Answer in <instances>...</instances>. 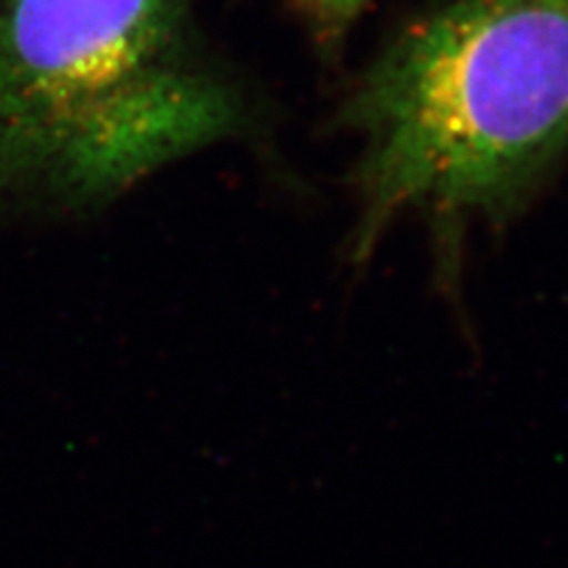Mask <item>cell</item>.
<instances>
[{
	"instance_id": "6da1fadb",
	"label": "cell",
	"mask_w": 568,
	"mask_h": 568,
	"mask_svg": "<svg viewBox=\"0 0 568 568\" xmlns=\"http://www.w3.org/2000/svg\"><path fill=\"white\" fill-rule=\"evenodd\" d=\"M361 135L353 256L405 211L455 230L524 209L568 152V0H446L348 93Z\"/></svg>"
},
{
	"instance_id": "3957f363",
	"label": "cell",
	"mask_w": 568,
	"mask_h": 568,
	"mask_svg": "<svg viewBox=\"0 0 568 568\" xmlns=\"http://www.w3.org/2000/svg\"><path fill=\"white\" fill-rule=\"evenodd\" d=\"M372 3L375 0H290L292 10L323 48L339 45Z\"/></svg>"
},
{
	"instance_id": "7a4b0ae2",
	"label": "cell",
	"mask_w": 568,
	"mask_h": 568,
	"mask_svg": "<svg viewBox=\"0 0 568 568\" xmlns=\"http://www.w3.org/2000/svg\"><path fill=\"white\" fill-rule=\"evenodd\" d=\"M190 0H0V216H81L246 129Z\"/></svg>"
}]
</instances>
